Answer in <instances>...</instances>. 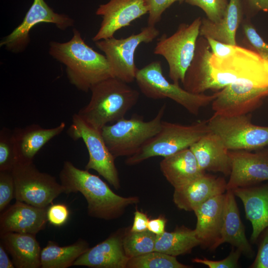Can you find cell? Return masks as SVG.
<instances>
[{"label": "cell", "mask_w": 268, "mask_h": 268, "mask_svg": "<svg viewBox=\"0 0 268 268\" xmlns=\"http://www.w3.org/2000/svg\"><path fill=\"white\" fill-rule=\"evenodd\" d=\"M148 7L147 25L155 26L161 19L163 12L174 3L184 0H145Z\"/></svg>", "instance_id": "cell-36"}, {"label": "cell", "mask_w": 268, "mask_h": 268, "mask_svg": "<svg viewBox=\"0 0 268 268\" xmlns=\"http://www.w3.org/2000/svg\"><path fill=\"white\" fill-rule=\"evenodd\" d=\"M225 193L216 196L197 207L195 229L200 245L204 249L214 250L218 246L222 229Z\"/></svg>", "instance_id": "cell-19"}, {"label": "cell", "mask_w": 268, "mask_h": 268, "mask_svg": "<svg viewBox=\"0 0 268 268\" xmlns=\"http://www.w3.org/2000/svg\"><path fill=\"white\" fill-rule=\"evenodd\" d=\"M243 9L241 0H230L223 17L214 22L201 18L200 36L211 38L232 45H237L236 32L241 21Z\"/></svg>", "instance_id": "cell-27"}, {"label": "cell", "mask_w": 268, "mask_h": 268, "mask_svg": "<svg viewBox=\"0 0 268 268\" xmlns=\"http://www.w3.org/2000/svg\"><path fill=\"white\" fill-rule=\"evenodd\" d=\"M210 46L212 54L216 57L222 58L231 55L237 48V45H232L221 42L211 38H206Z\"/></svg>", "instance_id": "cell-40"}, {"label": "cell", "mask_w": 268, "mask_h": 268, "mask_svg": "<svg viewBox=\"0 0 268 268\" xmlns=\"http://www.w3.org/2000/svg\"><path fill=\"white\" fill-rule=\"evenodd\" d=\"M233 190L242 201L245 216L252 226L251 241L256 243L268 227V181Z\"/></svg>", "instance_id": "cell-20"}, {"label": "cell", "mask_w": 268, "mask_h": 268, "mask_svg": "<svg viewBox=\"0 0 268 268\" xmlns=\"http://www.w3.org/2000/svg\"><path fill=\"white\" fill-rule=\"evenodd\" d=\"M200 245L195 229L181 226L172 232L156 235L154 251L176 257L190 253Z\"/></svg>", "instance_id": "cell-29"}, {"label": "cell", "mask_w": 268, "mask_h": 268, "mask_svg": "<svg viewBox=\"0 0 268 268\" xmlns=\"http://www.w3.org/2000/svg\"><path fill=\"white\" fill-rule=\"evenodd\" d=\"M12 173L16 201L47 208L56 198L65 192L64 187L57 182L55 177L40 172L33 161H18Z\"/></svg>", "instance_id": "cell-9"}, {"label": "cell", "mask_w": 268, "mask_h": 268, "mask_svg": "<svg viewBox=\"0 0 268 268\" xmlns=\"http://www.w3.org/2000/svg\"><path fill=\"white\" fill-rule=\"evenodd\" d=\"M47 208L16 201L0 214V234L17 232L36 235L48 222Z\"/></svg>", "instance_id": "cell-18"}, {"label": "cell", "mask_w": 268, "mask_h": 268, "mask_svg": "<svg viewBox=\"0 0 268 268\" xmlns=\"http://www.w3.org/2000/svg\"><path fill=\"white\" fill-rule=\"evenodd\" d=\"M268 97V87L236 82L218 91L211 103L214 113L225 116L247 115L257 109Z\"/></svg>", "instance_id": "cell-14"}, {"label": "cell", "mask_w": 268, "mask_h": 268, "mask_svg": "<svg viewBox=\"0 0 268 268\" xmlns=\"http://www.w3.org/2000/svg\"><path fill=\"white\" fill-rule=\"evenodd\" d=\"M69 215L67 206L63 203L52 204L47 210L48 221L56 227H61L66 224Z\"/></svg>", "instance_id": "cell-38"}, {"label": "cell", "mask_w": 268, "mask_h": 268, "mask_svg": "<svg viewBox=\"0 0 268 268\" xmlns=\"http://www.w3.org/2000/svg\"><path fill=\"white\" fill-rule=\"evenodd\" d=\"M252 10L268 13V0H244Z\"/></svg>", "instance_id": "cell-43"}, {"label": "cell", "mask_w": 268, "mask_h": 268, "mask_svg": "<svg viewBox=\"0 0 268 268\" xmlns=\"http://www.w3.org/2000/svg\"><path fill=\"white\" fill-rule=\"evenodd\" d=\"M67 133L74 140H82L87 149L89 160L85 169L96 171L116 189H118L120 184L115 164V158L106 144L101 131L88 125L77 113L72 116Z\"/></svg>", "instance_id": "cell-12"}, {"label": "cell", "mask_w": 268, "mask_h": 268, "mask_svg": "<svg viewBox=\"0 0 268 268\" xmlns=\"http://www.w3.org/2000/svg\"><path fill=\"white\" fill-rule=\"evenodd\" d=\"M207 123L211 132L229 150L250 151L268 146V127L252 124L247 115L225 116L214 113Z\"/></svg>", "instance_id": "cell-11"}, {"label": "cell", "mask_w": 268, "mask_h": 268, "mask_svg": "<svg viewBox=\"0 0 268 268\" xmlns=\"http://www.w3.org/2000/svg\"><path fill=\"white\" fill-rule=\"evenodd\" d=\"M225 179L204 173L192 182L174 189L173 200L181 209L193 211L209 199L227 191Z\"/></svg>", "instance_id": "cell-17"}, {"label": "cell", "mask_w": 268, "mask_h": 268, "mask_svg": "<svg viewBox=\"0 0 268 268\" xmlns=\"http://www.w3.org/2000/svg\"><path fill=\"white\" fill-rule=\"evenodd\" d=\"M14 184L12 171H0V211L5 209L14 198Z\"/></svg>", "instance_id": "cell-34"}, {"label": "cell", "mask_w": 268, "mask_h": 268, "mask_svg": "<svg viewBox=\"0 0 268 268\" xmlns=\"http://www.w3.org/2000/svg\"><path fill=\"white\" fill-rule=\"evenodd\" d=\"M41 23L54 24L65 30L73 26L74 21L67 14L55 12L45 0H33L22 22L2 39L0 46L14 53L23 52L30 42V30Z\"/></svg>", "instance_id": "cell-13"}, {"label": "cell", "mask_w": 268, "mask_h": 268, "mask_svg": "<svg viewBox=\"0 0 268 268\" xmlns=\"http://www.w3.org/2000/svg\"><path fill=\"white\" fill-rule=\"evenodd\" d=\"M189 266L180 263L176 257L153 251L130 259L129 268H188Z\"/></svg>", "instance_id": "cell-31"}, {"label": "cell", "mask_w": 268, "mask_h": 268, "mask_svg": "<svg viewBox=\"0 0 268 268\" xmlns=\"http://www.w3.org/2000/svg\"><path fill=\"white\" fill-rule=\"evenodd\" d=\"M190 148L202 170L220 172L226 176L230 175L232 162L229 150L217 134L211 132Z\"/></svg>", "instance_id": "cell-21"}, {"label": "cell", "mask_w": 268, "mask_h": 268, "mask_svg": "<svg viewBox=\"0 0 268 268\" xmlns=\"http://www.w3.org/2000/svg\"><path fill=\"white\" fill-rule=\"evenodd\" d=\"M66 124L61 122L52 128H43L32 124L13 131L18 161H33L40 149L51 139L63 132Z\"/></svg>", "instance_id": "cell-24"}, {"label": "cell", "mask_w": 268, "mask_h": 268, "mask_svg": "<svg viewBox=\"0 0 268 268\" xmlns=\"http://www.w3.org/2000/svg\"><path fill=\"white\" fill-rule=\"evenodd\" d=\"M258 252L251 268H268V227L261 234Z\"/></svg>", "instance_id": "cell-39"}, {"label": "cell", "mask_w": 268, "mask_h": 268, "mask_svg": "<svg viewBox=\"0 0 268 268\" xmlns=\"http://www.w3.org/2000/svg\"><path fill=\"white\" fill-rule=\"evenodd\" d=\"M15 266L11 261L3 245L0 243V268H14Z\"/></svg>", "instance_id": "cell-44"}, {"label": "cell", "mask_w": 268, "mask_h": 268, "mask_svg": "<svg viewBox=\"0 0 268 268\" xmlns=\"http://www.w3.org/2000/svg\"><path fill=\"white\" fill-rule=\"evenodd\" d=\"M49 54L65 66L69 82L80 91L88 92L98 83L113 77L105 56L89 46L75 28L69 41L50 42Z\"/></svg>", "instance_id": "cell-1"}, {"label": "cell", "mask_w": 268, "mask_h": 268, "mask_svg": "<svg viewBox=\"0 0 268 268\" xmlns=\"http://www.w3.org/2000/svg\"><path fill=\"white\" fill-rule=\"evenodd\" d=\"M85 240L79 239L74 243L61 246L50 241L42 249L41 267L42 268H67L73 265L74 262L88 249Z\"/></svg>", "instance_id": "cell-28"}, {"label": "cell", "mask_w": 268, "mask_h": 268, "mask_svg": "<svg viewBox=\"0 0 268 268\" xmlns=\"http://www.w3.org/2000/svg\"><path fill=\"white\" fill-rule=\"evenodd\" d=\"M211 132L207 121H200L189 125L162 121L158 133L135 154L128 157L125 163L134 165L152 157L172 155L190 148Z\"/></svg>", "instance_id": "cell-6"}, {"label": "cell", "mask_w": 268, "mask_h": 268, "mask_svg": "<svg viewBox=\"0 0 268 268\" xmlns=\"http://www.w3.org/2000/svg\"><path fill=\"white\" fill-rule=\"evenodd\" d=\"M166 223V219L161 216L149 220L148 223V230L155 235L161 234L165 231Z\"/></svg>", "instance_id": "cell-42"}, {"label": "cell", "mask_w": 268, "mask_h": 268, "mask_svg": "<svg viewBox=\"0 0 268 268\" xmlns=\"http://www.w3.org/2000/svg\"><path fill=\"white\" fill-rule=\"evenodd\" d=\"M34 234L8 232L0 234V243L17 268L41 267L42 249Z\"/></svg>", "instance_id": "cell-25"}, {"label": "cell", "mask_w": 268, "mask_h": 268, "mask_svg": "<svg viewBox=\"0 0 268 268\" xmlns=\"http://www.w3.org/2000/svg\"><path fill=\"white\" fill-rule=\"evenodd\" d=\"M200 17L190 24L181 23L170 36L163 34L153 50L155 55L162 56L167 61L169 77L173 83L183 82L186 72L195 55L201 23Z\"/></svg>", "instance_id": "cell-8"}, {"label": "cell", "mask_w": 268, "mask_h": 268, "mask_svg": "<svg viewBox=\"0 0 268 268\" xmlns=\"http://www.w3.org/2000/svg\"><path fill=\"white\" fill-rule=\"evenodd\" d=\"M156 235L148 230L142 232L130 230L123 238V245L126 255L134 258L154 251Z\"/></svg>", "instance_id": "cell-30"}, {"label": "cell", "mask_w": 268, "mask_h": 268, "mask_svg": "<svg viewBox=\"0 0 268 268\" xmlns=\"http://www.w3.org/2000/svg\"><path fill=\"white\" fill-rule=\"evenodd\" d=\"M232 170L227 190H233L268 181V147L255 152L229 150Z\"/></svg>", "instance_id": "cell-16"}, {"label": "cell", "mask_w": 268, "mask_h": 268, "mask_svg": "<svg viewBox=\"0 0 268 268\" xmlns=\"http://www.w3.org/2000/svg\"><path fill=\"white\" fill-rule=\"evenodd\" d=\"M241 254L242 252L236 248L233 249L226 258L221 260L212 261L196 258L193 260V262L203 264L209 268H236L239 267L238 261Z\"/></svg>", "instance_id": "cell-37"}, {"label": "cell", "mask_w": 268, "mask_h": 268, "mask_svg": "<svg viewBox=\"0 0 268 268\" xmlns=\"http://www.w3.org/2000/svg\"><path fill=\"white\" fill-rule=\"evenodd\" d=\"M18 161L13 131H0V171H12Z\"/></svg>", "instance_id": "cell-32"}, {"label": "cell", "mask_w": 268, "mask_h": 268, "mask_svg": "<svg viewBox=\"0 0 268 268\" xmlns=\"http://www.w3.org/2000/svg\"><path fill=\"white\" fill-rule=\"evenodd\" d=\"M149 220L146 214L136 210L134 212V222L130 231L142 232L148 230Z\"/></svg>", "instance_id": "cell-41"}, {"label": "cell", "mask_w": 268, "mask_h": 268, "mask_svg": "<svg viewBox=\"0 0 268 268\" xmlns=\"http://www.w3.org/2000/svg\"><path fill=\"white\" fill-rule=\"evenodd\" d=\"M159 35L155 26L148 25L136 34L124 38L114 37L96 41V47L105 56L113 77L127 83L135 79L138 68L134 55L138 47L142 43L152 42Z\"/></svg>", "instance_id": "cell-10"}, {"label": "cell", "mask_w": 268, "mask_h": 268, "mask_svg": "<svg viewBox=\"0 0 268 268\" xmlns=\"http://www.w3.org/2000/svg\"><path fill=\"white\" fill-rule=\"evenodd\" d=\"M130 258L125 254L123 238L117 233L89 248L74 263V266L93 268H125Z\"/></svg>", "instance_id": "cell-22"}, {"label": "cell", "mask_w": 268, "mask_h": 268, "mask_svg": "<svg viewBox=\"0 0 268 268\" xmlns=\"http://www.w3.org/2000/svg\"><path fill=\"white\" fill-rule=\"evenodd\" d=\"M160 168L174 189L188 184L205 173L200 167L190 148L164 157Z\"/></svg>", "instance_id": "cell-26"}, {"label": "cell", "mask_w": 268, "mask_h": 268, "mask_svg": "<svg viewBox=\"0 0 268 268\" xmlns=\"http://www.w3.org/2000/svg\"><path fill=\"white\" fill-rule=\"evenodd\" d=\"M243 31L253 50L268 62V43L263 40L256 29L250 24L244 25Z\"/></svg>", "instance_id": "cell-35"}, {"label": "cell", "mask_w": 268, "mask_h": 268, "mask_svg": "<svg viewBox=\"0 0 268 268\" xmlns=\"http://www.w3.org/2000/svg\"><path fill=\"white\" fill-rule=\"evenodd\" d=\"M59 176L65 193L80 192L87 201L88 215L93 217L117 218L127 206L139 201L137 197L118 195L99 176L77 168L69 161L64 162Z\"/></svg>", "instance_id": "cell-2"}, {"label": "cell", "mask_w": 268, "mask_h": 268, "mask_svg": "<svg viewBox=\"0 0 268 268\" xmlns=\"http://www.w3.org/2000/svg\"><path fill=\"white\" fill-rule=\"evenodd\" d=\"M90 91L89 103L77 114L88 125L100 131L108 123L125 118L139 97L138 91L115 77L98 83Z\"/></svg>", "instance_id": "cell-4"}, {"label": "cell", "mask_w": 268, "mask_h": 268, "mask_svg": "<svg viewBox=\"0 0 268 268\" xmlns=\"http://www.w3.org/2000/svg\"><path fill=\"white\" fill-rule=\"evenodd\" d=\"M142 93L152 99H170L198 115L201 109L211 103L217 96L218 91L212 95L190 92L179 84L171 83L164 76L161 63L153 61L138 69L135 79Z\"/></svg>", "instance_id": "cell-7"}, {"label": "cell", "mask_w": 268, "mask_h": 268, "mask_svg": "<svg viewBox=\"0 0 268 268\" xmlns=\"http://www.w3.org/2000/svg\"><path fill=\"white\" fill-rule=\"evenodd\" d=\"M184 2L199 7L208 20L214 22L223 17L229 2L228 0H184Z\"/></svg>", "instance_id": "cell-33"}, {"label": "cell", "mask_w": 268, "mask_h": 268, "mask_svg": "<svg viewBox=\"0 0 268 268\" xmlns=\"http://www.w3.org/2000/svg\"><path fill=\"white\" fill-rule=\"evenodd\" d=\"M148 10L145 0H108L96 11L102 20L92 41L95 42L114 37L117 31L148 13Z\"/></svg>", "instance_id": "cell-15"}, {"label": "cell", "mask_w": 268, "mask_h": 268, "mask_svg": "<svg viewBox=\"0 0 268 268\" xmlns=\"http://www.w3.org/2000/svg\"><path fill=\"white\" fill-rule=\"evenodd\" d=\"M166 108V105L164 104L150 121H145L141 116L133 115L130 119L123 118L113 125L103 127L101 134L115 158L130 157L135 154L156 135L161 129Z\"/></svg>", "instance_id": "cell-5"}, {"label": "cell", "mask_w": 268, "mask_h": 268, "mask_svg": "<svg viewBox=\"0 0 268 268\" xmlns=\"http://www.w3.org/2000/svg\"><path fill=\"white\" fill-rule=\"evenodd\" d=\"M205 74L206 90H220L236 82L268 87V62L254 50L238 45L233 53L224 58L212 53Z\"/></svg>", "instance_id": "cell-3"}, {"label": "cell", "mask_w": 268, "mask_h": 268, "mask_svg": "<svg viewBox=\"0 0 268 268\" xmlns=\"http://www.w3.org/2000/svg\"><path fill=\"white\" fill-rule=\"evenodd\" d=\"M235 197L231 190H227L225 193L222 225L218 246L228 243L246 257L252 258L255 252L246 236Z\"/></svg>", "instance_id": "cell-23"}]
</instances>
